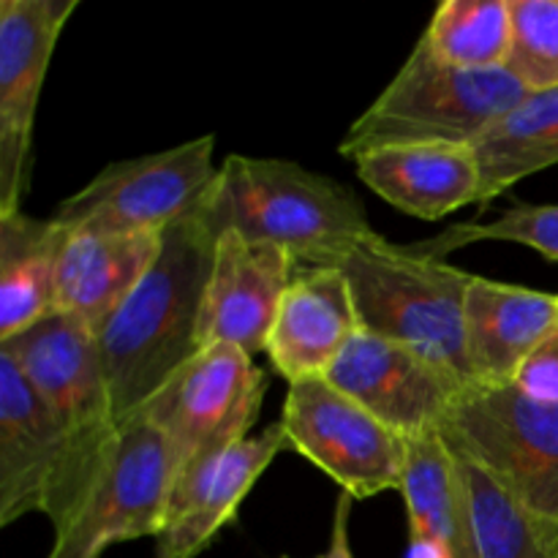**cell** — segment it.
<instances>
[{
  "instance_id": "23",
  "label": "cell",
  "mask_w": 558,
  "mask_h": 558,
  "mask_svg": "<svg viewBox=\"0 0 558 558\" xmlns=\"http://www.w3.org/2000/svg\"><path fill=\"white\" fill-rule=\"evenodd\" d=\"M452 452L466 488L480 558H558L556 539L477 461Z\"/></svg>"
},
{
  "instance_id": "12",
  "label": "cell",
  "mask_w": 558,
  "mask_h": 558,
  "mask_svg": "<svg viewBox=\"0 0 558 558\" xmlns=\"http://www.w3.org/2000/svg\"><path fill=\"white\" fill-rule=\"evenodd\" d=\"M327 381L403 439L436 434L463 387L412 349L360 330Z\"/></svg>"
},
{
  "instance_id": "8",
  "label": "cell",
  "mask_w": 558,
  "mask_h": 558,
  "mask_svg": "<svg viewBox=\"0 0 558 558\" xmlns=\"http://www.w3.org/2000/svg\"><path fill=\"white\" fill-rule=\"evenodd\" d=\"M213 156L216 136L207 134L169 150L114 161L60 202L52 218L69 232H163L205 199L218 174Z\"/></svg>"
},
{
  "instance_id": "28",
  "label": "cell",
  "mask_w": 558,
  "mask_h": 558,
  "mask_svg": "<svg viewBox=\"0 0 558 558\" xmlns=\"http://www.w3.org/2000/svg\"><path fill=\"white\" fill-rule=\"evenodd\" d=\"M352 505L354 499L349 494L338 496L336 512H332V532L330 545L319 558H354L352 554V539H349V521H352Z\"/></svg>"
},
{
  "instance_id": "27",
  "label": "cell",
  "mask_w": 558,
  "mask_h": 558,
  "mask_svg": "<svg viewBox=\"0 0 558 558\" xmlns=\"http://www.w3.org/2000/svg\"><path fill=\"white\" fill-rule=\"evenodd\" d=\"M512 385L523 396L543 403H558V327L543 341V347L523 363Z\"/></svg>"
},
{
  "instance_id": "26",
  "label": "cell",
  "mask_w": 558,
  "mask_h": 558,
  "mask_svg": "<svg viewBox=\"0 0 558 558\" xmlns=\"http://www.w3.org/2000/svg\"><path fill=\"white\" fill-rule=\"evenodd\" d=\"M512 47L505 69L529 93L558 87V0H510Z\"/></svg>"
},
{
  "instance_id": "6",
  "label": "cell",
  "mask_w": 558,
  "mask_h": 558,
  "mask_svg": "<svg viewBox=\"0 0 558 558\" xmlns=\"http://www.w3.org/2000/svg\"><path fill=\"white\" fill-rule=\"evenodd\" d=\"M439 436L477 461L558 543V403L534 401L515 385L469 387Z\"/></svg>"
},
{
  "instance_id": "29",
  "label": "cell",
  "mask_w": 558,
  "mask_h": 558,
  "mask_svg": "<svg viewBox=\"0 0 558 558\" xmlns=\"http://www.w3.org/2000/svg\"><path fill=\"white\" fill-rule=\"evenodd\" d=\"M403 558H445V554H441V550L436 548L428 537H423V534H417L409 529L407 554H403Z\"/></svg>"
},
{
  "instance_id": "1",
  "label": "cell",
  "mask_w": 558,
  "mask_h": 558,
  "mask_svg": "<svg viewBox=\"0 0 558 558\" xmlns=\"http://www.w3.org/2000/svg\"><path fill=\"white\" fill-rule=\"evenodd\" d=\"M218 234L202 202L163 229L161 251L134 292L96 336L118 425L199 354V319L216 259Z\"/></svg>"
},
{
  "instance_id": "2",
  "label": "cell",
  "mask_w": 558,
  "mask_h": 558,
  "mask_svg": "<svg viewBox=\"0 0 558 558\" xmlns=\"http://www.w3.org/2000/svg\"><path fill=\"white\" fill-rule=\"evenodd\" d=\"M314 265L338 267L352 289L360 330L412 349L469 390L466 292L472 272L445 259L414 254L379 232L322 256Z\"/></svg>"
},
{
  "instance_id": "21",
  "label": "cell",
  "mask_w": 558,
  "mask_h": 558,
  "mask_svg": "<svg viewBox=\"0 0 558 558\" xmlns=\"http://www.w3.org/2000/svg\"><path fill=\"white\" fill-rule=\"evenodd\" d=\"M401 494L412 532L428 537L445 558H480L461 469L439 430L409 439Z\"/></svg>"
},
{
  "instance_id": "10",
  "label": "cell",
  "mask_w": 558,
  "mask_h": 558,
  "mask_svg": "<svg viewBox=\"0 0 558 558\" xmlns=\"http://www.w3.org/2000/svg\"><path fill=\"white\" fill-rule=\"evenodd\" d=\"M278 423L289 450L322 469L354 501L401 490L409 439L327 379L289 385Z\"/></svg>"
},
{
  "instance_id": "7",
  "label": "cell",
  "mask_w": 558,
  "mask_h": 558,
  "mask_svg": "<svg viewBox=\"0 0 558 558\" xmlns=\"http://www.w3.org/2000/svg\"><path fill=\"white\" fill-rule=\"evenodd\" d=\"M267 387L270 376L251 354L232 347H210L191 357L140 414L167 439L180 480L248 439Z\"/></svg>"
},
{
  "instance_id": "25",
  "label": "cell",
  "mask_w": 558,
  "mask_h": 558,
  "mask_svg": "<svg viewBox=\"0 0 558 558\" xmlns=\"http://www.w3.org/2000/svg\"><path fill=\"white\" fill-rule=\"evenodd\" d=\"M488 240L529 245L545 259L558 262V205H518L494 221L452 223L434 238L409 243V248L414 254L445 259L466 245L488 243Z\"/></svg>"
},
{
  "instance_id": "30",
  "label": "cell",
  "mask_w": 558,
  "mask_h": 558,
  "mask_svg": "<svg viewBox=\"0 0 558 558\" xmlns=\"http://www.w3.org/2000/svg\"><path fill=\"white\" fill-rule=\"evenodd\" d=\"M281 558H289V556H281Z\"/></svg>"
},
{
  "instance_id": "17",
  "label": "cell",
  "mask_w": 558,
  "mask_h": 558,
  "mask_svg": "<svg viewBox=\"0 0 558 558\" xmlns=\"http://www.w3.org/2000/svg\"><path fill=\"white\" fill-rule=\"evenodd\" d=\"M558 327V294L474 276L466 292V360L474 387H507Z\"/></svg>"
},
{
  "instance_id": "4",
  "label": "cell",
  "mask_w": 558,
  "mask_h": 558,
  "mask_svg": "<svg viewBox=\"0 0 558 558\" xmlns=\"http://www.w3.org/2000/svg\"><path fill=\"white\" fill-rule=\"evenodd\" d=\"M526 93L507 69H458L420 38L390 85L349 125L338 153L357 161L385 147L474 145Z\"/></svg>"
},
{
  "instance_id": "18",
  "label": "cell",
  "mask_w": 558,
  "mask_h": 558,
  "mask_svg": "<svg viewBox=\"0 0 558 558\" xmlns=\"http://www.w3.org/2000/svg\"><path fill=\"white\" fill-rule=\"evenodd\" d=\"M357 178L387 205L420 221H441L480 205L483 174L472 145H403L365 153Z\"/></svg>"
},
{
  "instance_id": "5",
  "label": "cell",
  "mask_w": 558,
  "mask_h": 558,
  "mask_svg": "<svg viewBox=\"0 0 558 558\" xmlns=\"http://www.w3.org/2000/svg\"><path fill=\"white\" fill-rule=\"evenodd\" d=\"M0 352L14 357L69 434V463L47 512L52 532H60L107 469L120 434L96 336L71 316L52 314L0 343Z\"/></svg>"
},
{
  "instance_id": "9",
  "label": "cell",
  "mask_w": 558,
  "mask_h": 558,
  "mask_svg": "<svg viewBox=\"0 0 558 558\" xmlns=\"http://www.w3.org/2000/svg\"><path fill=\"white\" fill-rule=\"evenodd\" d=\"M178 466L161 430L136 414L120 428L107 469L76 515L54 532L47 558H101L131 539L161 534Z\"/></svg>"
},
{
  "instance_id": "16",
  "label": "cell",
  "mask_w": 558,
  "mask_h": 558,
  "mask_svg": "<svg viewBox=\"0 0 558 558\" xmlns=\"http://www.w3.org/2000/svg\"><path fill=\"white\" fill-rule=\"evenodd\" d=\"M357 332V308L343 272L338 267L300 265L278 305L265 352L289 385L327 379Z\"/></svg>"
},
{
  "instance_id": "15",
  "label": "cell",
  "mask_w": 558,
  "mask_h": 558,
  "mask_svg": "<svg viewBox=\"0 0 558 558\" xmlns=\"http://www.w3.org/2000/svg\"><path fill=\"white\" fill-rule=\"evenodd\" d=\"M283 447H289L283 425L272 423L259 436L238 441L180 477L172 488L167 523L156 537L153 558H196L205 554L218 534L234 523L245 496Z\"/></svg>"
},
{
  "instance_id": "11",
  "label": "cell",
  "mask_w": 558,
  "mask_h": 558,
  "mask_svg": "<svg viewBox=\"0 0 558 558\" xmlns=\"http://www.w3.org/2000/svg\"><path fill=\"white\" fill-rule=\"evenodd\" d=\"M80 0H0V216L22 210L52 52Z\"/></svg>"
},
{
  "instance_id": "13",
  "label": "cell",
  "mask_w": 558,
  "mask_h": 558,
  "mask_svg": "<svg viewBox=\"0 0 558 558\" xmlns=\"http://www.w3.org/2000/svg\"><path fill=\"white\" fill-rule=\"evenodd\" d=\"M298 259L272 243H254L238 232H221L199 319V352L232 347L245 354L267 349L283 292Z\"/></svg>"
},
{
  "instance_id": "24",
  "label": "cell",
  "mask_w": 558,
  "mask_h": 558,
  "mask_svg": "<svg viewBox=\"0 0 558 558\" xmlns=\"http://www.w3.org/2000/svg\"><path fill=\"white\" fill-rule=\"evenodd\" d=\"M423 38L458 69H505L512 47L510 0H445L436 5Z\"/></svg>"
},
{
  "instance_id": "20",
  "label": "cell",
  "mask_w": 558,
  "mask_h": 558,
  "mask_svg": "<svg viewBox=\"0 0 558 558\" xmlns=\"http://www.w3.org/2000/svg\"><path fill=\"white\" fill-rule=\"evenodd\" d=\"M69 234L52 216H0V343L58 314V265Z\"/></svg>"
},
{
  "instance_id": "14",
  "label": "cell",
  "mask_w": 558,
  "mask_h": 558,
  "mask_svg": "<svg viewBox=\"0 0 558 558\" xmlns=\"http://www.w3.org/2000/svg\"><path fill=\"white\" fill-rule=\"evenodd\" d=\"M69 434L14 357L0 352V526L47 515L69 463Z\"/></svg>"
},
{
  "instance_id": "3",
  "label": "cell",
  "mask_w": 558,
  "mask_h": 558,
  "mask_svg": "<svg viewBox=\"0 0 558 558\" xmlns=\"http://www.w3.org/2000/svg\"><path fill=\"white\" fill-rule=\"evenodd\" d=\"M216 234L238 232L314 265L376 229L352 189L283 158L229 156L202 199Z\"/></svg>"
},
{
  "instance_id": "19",
  "label": "cell",
  "mask_w": 558,
  "mask_h": 558,
  "mask_svg": "<svg viewBox=\"0 0 558 558\" xmlns=\"http://www.w3.org/2000/svg\"><path fill=\"white\" fill-rule=\"evenodd\" d=\"M161 238L163 232H71L58 265V314L98 336L150 270Z\"/></svg>"
},
{
  "instance_id": "22",
  "label": "cell",
  "mask_w": 558,
  "mask_h": 558,
  "mask_svg": "<svg viewBox=\"0 0 558 558\" xmlns=\"http://www.w3.org/2000/svg\"><path fill=\"white\" fill-rule=\"evenodd\" d=\"M483 174L480 207L558 163V87L526 93L472 145Z\"/></svg>"
}]
</instances>
